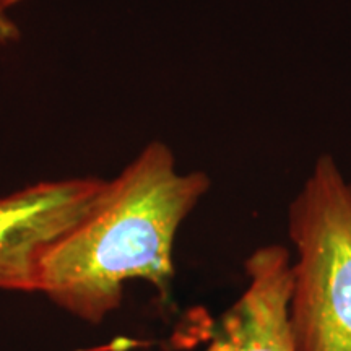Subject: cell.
<instances>
[{"instance_id": "obj_5", "label": "cell", "mask_w": 351, "mask_h": 351, "mask_svg": "<svg viewBox=\"0 0 351 351\" xmlns=\"http://www.w3.org/2000/svg\"><path fill=\"white\" fill-rule=\"evenodd\" d=\"M21 36L19 25L13 21L10 13L0 12V44H12Z\"/></svg>"}, {"instance_id": "obj_1", "label": "cell", "mask_w": 351, "mask_h": 351, "mask_svg": "<svg viewBox=\"0 0 351 351\" xmlns=\"http://www.w3.org/2000/svg\"><path fill=\"white\" fill-rule=\"evenodd\" d=\"M208 189V174L181 173L173 150L153 140L104 181L93 208L52 245L39 291L93 324L121 304L129 280H145L169 300L176 234Z\"/></svg>"}, {"instance_id": "obj_4", "label": "cell", "mask_w": 351, "mask_h": 351, "mask_svg": "<svg viewBox=\"0 0 351 351\" xmlns=\"http://www.w3.org/2000/svg\"><path fill=\"white\" fill-rule=\"evenodd\" d=\"M247 287L218 319L204 351H296L289 322L293 261L280 244L245 258Z\"/></svg>"}, {"instance_id": "obj_3", "label": "cell", "mask_w": 351, "mask_h": 351, "mask_svg": "<svg viewBox=\"0 0 351 351\" xmlns=\"http://www.w3.org/2000/svg\"><path fill=\"white\" fill-rule=\"evenodd\" d=\"M104 181H43L0 197V289L39 291L41 263L93 208Z\"/></svg>"}, {"instance_id": "obj_6", "label": "cell", "mask_w": 351, "mask_h": 351, "mask_svg": "<svg viewBox=\"0 0 351 351\" xmlns=\"http://www.w3.org/2000/svg\"><path fill=\"white\" fill-rule=\"evenodd\" d=\"M25 2V0H0V12H7L13 8L15 5H19V3Z\"/></svg>"}, {"instance_id": "obj_2", "label": "cell", "mask_w": 351, "mask_h": 351, "mask_svg": "<svg viewBox=\"0 0 351 351\" xmlns=\"http://www.w3.org/2000/svg\"><path fill=\"white\" fill-rule=\"evenodd\" d=\"M296 251L289 322L296 351H351V182L317 158L288 210Z\"/></svg>"}]
</instances>
